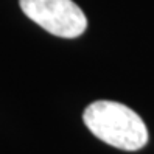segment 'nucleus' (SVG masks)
<instances>
[{
	"instance_id": "nucleus-1",
	"label": "nucleus",
	"mask_w": 154,
	"mask_h": 154,
	"mask_svg": "<svg viewBox=\"0 0 154 154\" xmlns=\"http://www.w3.org/2000/svg\"><path fill=\"white\" fill-rule=\"evenodd\" d=\"M83 120L97 139L114 148L137 151L148 143L146 125L126 104L98 100L84 109Z\"/></svg>"
},
{
	"instance_id": "nucleus-2",
	"label": "nucleus",
	"mask_w": 154,
	"mask_h": 154,
	"mask_svg": "<svg viewBox=\"0 0 154 154\" xmlns=\"http://www.w3.org/2000/svg\"><path fill=\"white\" fill-rule=\"evenodd\" d=\"M20 10L53 36L73 39L87 28V17L72 0H19Z\"/></svg>"
}]
</instances>
